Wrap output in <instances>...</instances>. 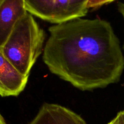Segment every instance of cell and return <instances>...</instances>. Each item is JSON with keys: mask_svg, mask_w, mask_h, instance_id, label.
I'll list each match as a JSON object with an SVG mask.
<instances>
[{"mask_svg": "<svg viewBox=\"0 0 124 124\" xmlns=\"http://www.w3.org/2000/svg\"><path fill=\"white\" fill-rule=\"evenodd\" d=\"M45 32L27 12L16 24L1 48L6 58L23 75L29 77L43 49Z\"/></svg>", "mask_w": 124, "mask_h": 124, "instance_id": "7a4b0ae2", "label": "cell"}, {"mask_svg": "<svg viewBox=\"0 0 124 124\" xmlns=\"http://www.w3.org/2000/svg\"><path fill=\"white\" fill-rule=\"evenodd\" d=\"M27 12L24 0H0V48Z\"/></svg>", "mask_w": 124, "mask_h": 124, "instance_id": "8992f818", "label": "cell"}, {"mask_svg": "<svg viewBox=\"0 0 124 124\" xmlns=\"http://www.w3.org/2000/svg\"><path fill=\"white\" fill-rule=\"evenodd\" d=\"M118 9L121 13L124 19V3H119L118 5Z\"/></svg>", "mask_w": 124, "mask_h": 124, "instance_id": "ba28073f", "label": "cell"}, {"mask_svg": "<svg viewBox=\"0 0 124 124\" xmlns=\"http://www.w3.org/2000/svg\"><path fill=\"white\" fill-rule=\"evenodd\" d=\"M123 111H124V110H123Z\"/></svg>", "mask_w": 124, "mask_h": 124, "instance_id": "8fae6325", "label": "cell"}, {"mask_svg": "<svg viewBox=\"0 0 124 124\" xmlns=\"http://www.w3.org/2000/svg\"><path fill=\"white\" fill-rule=\"evenodd\" d=\"M0 124H7L6 121L4 119V117H2V115H1V113H0Z\"/></svg>", "mask_w": 124, "mask_h": 124, "instance_id": "9c48e42d", "label": "cell"}, {"mask_svg": "<svg viewBox=\"0 0 124 124\" xmlns=\"http://www.w3.org/2000/svg\"><path fill=\"white\" fill-rule=\"evenodd\" d=\"M42 59L52 73L82 91L119 81L124 56L111 24L76 18L52 25Z\"/></svg>", "mask_w": 124, "mask_h": 124, "instance_id": "6da1fadb", "label": "cell"}, {"mask_svg": "<svg viewBox=\"0 0 124 124\" xmlns=\"http://www.w3.org/2000/svg\"><path fill=\"white\" fill-rule=\"evenodd\" d=\"M28 78L12 65L0 48V96L8 97L19 95L25 88Z\"/></svg>", "mask_w": 124, "mask_h": 124, "instance_id": "277c9868", "label": "cell"}, {"mask_svg": "<svg viewBox=\"0 0 124 124\" xmlns=\"http://www.w3.org/2000/svg\"><path fill=\"white\" fill-rule=\"evenodd\" d=\"M29 124H87L71 110L54 104H43L35 118Z\"/></svg>", "mask_w": 124, "mask_h": 124, "instance_id": "5b68a950", "label": "cell"}, {"mask_svg": "<svg viewBox=\"0 0 124 124\" xmlns=\"http://www.w3.org/2000/svg\"><path fill=\"white\" fill-rule=\"evenodd\" d=\"M88 0H24L27 12L58 24L86 15Z\"/></svg>", "mask_w": 124, "mask_h": 124, "instance_id": "3957f363", "label": "cell"}, {"mask_svg": "<svg viewBox=\"0 0 124 124\" xmlns=\"http://www.w3.org/2000/svg\"><path fill=\"white\" fill-rule=\"evenodd\" d=\"M108 124H113V121H111V122H109V123Z\"/></svg>", "mask_w": 124, "mask_h": 124, "instance_id": "30bf717a", "label": "cell"}, {"mask_svg": "<svg viewBox=\"0 0 124 124\" xmlns=\"http://www.w3.org/2000/svg\"><path fill=\"white\" fill-rule=\"evenodd\" d=\"M115 0H88L87 7L88 9L91 8H97L113 2Z\"/></svg>", "mask_w": 124, "mask_h": 124, "instance_id": "52a82bcc", "label": "cell"}]
</instances>
